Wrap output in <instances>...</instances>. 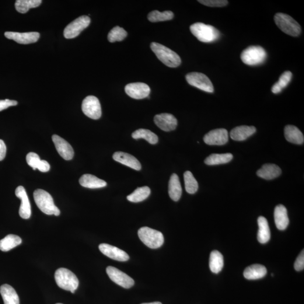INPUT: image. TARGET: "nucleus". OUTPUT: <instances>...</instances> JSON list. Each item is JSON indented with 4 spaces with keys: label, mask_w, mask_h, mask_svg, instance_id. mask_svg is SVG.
<instances>
[{
    "label": "nucleus",
    "mask_w": 304,
    "mask_h": 304,
    "mask_svg": "<svg viewBox=\"0 0 304 304\" xmlns=\"http://www.w3.org/2000/svg\"><path fill=\"white\" fill-rule=\"evenodd\" d=\"M33 197L37 207L44 214L57 216L60 215L61 211L55 205L53 198L47 191L38 189L34 192Z\"/></svg>",
    "instance_id": "nucleus-1"
},
{
    "label": "nucleus",
    "mask_w": 304,
    "mask_h": 304,
    "mask_svg": "<svg viewBox=\"0 0 304 304\" xmlns=\"http://www.w3.org/2000/svg\"><path fill=\"white\" fill-rule=\"evenodd\" d=\"M151 48L159 60L167 67L176 68L180 65L181 61L179 55L170 48L156 43H152Z\"/></svg>",
    "instance_id": "nucleus-2"
},
{
    "label": "nucleus",
    "mask_w": 304,
    "mask_h": 304,
    "mask_svg": "<svg viewBox=\"0 0 304 304\" xmlns=\"http://www.w3.org/2000/svg\"><path fill=\"white\" fill-rule=\"evenodd\" d=\"M190 30L192 33L202 43H212L218 40L220 36L219 31L216 28L202 23L192 24Z\"/></svg>",
    "instance_id": "nucleus-3"
},
{
    "label": "nucleus",
    "mask_w": 304,
    "mask_h": 304,
    "mask_svg": "<svg viewBox=\"0 0 304 304\" xmlns=\"http://www.w3.org/2000/svg\"><path fill=\"white\" fill-rule=\"evenodd\" d=\"M55 279L57 285L62 289L74 293L78 289L79 281L76 275L67 269L61 268L55 272Z\"/></svg>",
    "instance_id": "nucleus-4"
},
{
    "label": "nucleus",
    "mask_w": 304,
    "mask_h": 304,
    "mask_svg": "<svg viewBox=\"0 0 304 304\" xmlns=\"http://www.w3.org/2000/svg\"><path fill=\"white\" fill-rule=\"evenodd\" d=\"M276 24L283 32L293 37H298L302 32V28L291 16L284 13H278L274 16Z\"/></svg>",
    "instance_id": "nucleus-5"
},
{
    "label": "nucleus",
    "mask_w": 304,
    "mask_h": 304,
    "mask_svg": "<svg viewBox=\"0 0 304 304\" xmlns=\"http://www.w3.org/2000/svg\"><path fill=\"white\" fill-rule=\"evenodd\" d=\"M138 236L142 242L151 249H158L164 242L161 232L149 227H143L138 230Z\"/></svg>",
    "instance_id": "nucleus-6"
},
{
    "label": "nucleus",
    "mask_w": 304,
    "mask_h": 304,
    "mask_svg": "<svg viewBox=\"0 0 304 304\" xmlns=\"http://www.w3.org/2000/svg\"><path fill=\"white\" fill-rule=\"evenodd\" d=\"M267 56V52L263 48L251 46L242 51L240 58L243 64L254 66L263 64L266 59Z\"/></svg>",
    "instance_id": "nucleus-7"
},
{
    "label": "nucleus",
    "mask_w": 304,
    "mask_h": 304,
    "mask_svg": "<svg viewBox=\"0 0 304 304\" xmlns=\"http://www.w3.org/2000/svg\"><path fill=\"white\" fill-rule=\"evenodd\" d=\"M189 84L204 91L205 92H214V86L207 76L198 72H192L186 76Z\"/></svg>",
    "instance_id": "nucleus-8"
},
{
    "label": "nucleus",
    "mask_w": 304,
    "mask_h": 304,
    "mask_svg": "<svg viewBox=\"0 0 304 304\" xmlns=\"http://www.w3.org/2000/svg\"><path fill=\"white\" fill-rule=\"evenodd\" d=\"M91 20L88 16H80L69 24L64 30V36L67 39L78 37L82 31L89 26Z\"/></svg>",
    "instance_id": "nucleus-9"
},
{
    "label": "nucleus",
    "mask_w": 304,
    "mask_h": 304,
    "mask_svg": "<svg viewBox=\"0 0 304 304\" xmlns=\"http://www.w3.org/2000/svg\"><path fill=\"white\" fill-rule=\"evenodd\" d=\"M82 110L86 116L98 120L101 116V108L99 100L94 96H88L83 100Z\"/></svg>",
    "instance_id": "nucleus-10"
},
{
    "label": "nucleus",
    "mask_w": 304,
    "mask_h": 304,
    "mask_svg": "<svg viewBox=\"0 0 304 304\" xmlns=\"http://www.w3.org/2000/svg\"><path fill=\"white\" fill-rule=\"evenodd\" d=\"M107 273L115 284L125 288H130L134 285V281L125 272L113 267H108Z\"/></svg>",
    "instance_id": "nucleus-11"
},
{
    "label": "nucleus",
    "mask_w": 304,
    "mask_h": 304,
    "mask_svg": "<svg viewBox=\"0 0 304 304\" xmlns=\"http://www.w3.org/2000/svg\"><path fill=\"white\" fill-rule=\"evenodd\" d=\"M125 92L135 99H142L148 97L151 89L148 85L142 82L131 83L125 86Z\"/></svg>",
    "instance_id": "nucleus-12"
},
{
    "label": "nucleus",
    "mask_w": 304,
    "mask_h": 304,
    "mask_svg": "<svg viewBox=\"0 0 304 304\" xmlns=\"http://www.w3.org/2000/svg\"><path fill=\"white\" fill-rule=\"evenodd\" d=\"M228 131L224 128H218L206 134L204 138L206 144L209 145H222L228 141Z\"/></svg>",
    "instance_id": "nucleus-13"
},
{
    "label": "nucleus",
    "mask_w": 304,
    "mask_h": 304,
    "mask_svg": "<svg viewBox=\"0 0 304 304\" xmlns=\"http://www.w3.org/2000/svg\"><path fill=\"white\" fill-rule=\"evenodd\" d=\"M154 121L160 128L167 132L176 130L177 125L176 118L169 113L157 114L154 117Z\"/></svg>",
    "instance_id": "nucleus-14"
},
{
    "label": "nucleus",
    "mask_w": 304,
    "mask_h": 304,
    "mask_svg": "<svg viewBox=\"0 0 304 304\" xmlns=\"http://www.w3.org/2000/svg\"><path fill=\"white\" fill-rule=\"evenodd\" d=\"M5 36L9 40H13L20 44H30L36 42L39 39L40 35L36 32L19 33L15 32H6Z\"/></svg>",
    "instance_id": "nucleus-15"
},
{
    "label": "nucleus",
    "mask_w": 304,
    "mask_h": 304,
    "mask_svg": "<svg viewBox=\"0 0 304 304\" xmlns=\"http://www.w3.org/2000/svg\"><path fill=\"white\" fill-rule=\"evenodd\" d=\"M52 140L54 143L56 149L63 159L68 160L73 158L74 151L72 146L67 141L57 135L52 136Z\"/></svg>",
    "instance_id": "nucleus-16"
},
{
    "label": "nucleus",
    "mask_w": 304,
    "mask_h": 304,
    "mask_svg": "<svg viewBox=\"0 0 304 304\" xmlns=\"http://www.w3.org/2000/svg\"><path fill=\"white\" fill-rule=\"evenodd\" d=\"M99 249L101 253L112 259L118 261H127L129 259L128 254L124 251L110 244H100Z\"/></svg>",
    "instance_id": "nucleus-17"
},
{
    "label": "nucleus",
    "mask_w": 304,
    "mask_h": 304,
    "mask_svg": "<svg viewBox=\"0 0 304 304\" xmlns=\"http://www.w3.org/2000/svg\"><path fill=\"white\" fill-rule=\"evenodd\" d=\"M16 195L21 200L19 214L21 218L29 219L31 215V205L25 189L22 186H19L16 189Z\"/></svg>",
    "instance_id": "nucleus-18"
},
{
    "label": "nucleus",
    "mask_w": 304,
    "mask_h": 304,
    "mask_svg": "<svg viewBox=\"0 0 304 304\" xmlns=\"http://www.w3.org/2000/svg\"><path fill=\"white\" fill-rule=\"evenodd\" d=\"M113 159L116 161L132 169L139 171L142 169L141 163L134 156L130 154L122 152H115L113 155Z\"/></svg>",
    "instance_id": "nucleus-19"
},
{
    "label": "nucleus",
    "mask_w": 304,
    "mask_h": 304,
    "mask_svg": "<svg viewBox=\"0 0 304 304\" xmlns=\"http://www.w3.org/2000/svg\"><path fill=\"white\" fill-rule=\"evenodd\" d=\"M274 221L276 226L279 230H284L289 224L287 209L284 205H279L274 209Z\"/></svg>",
    "instance_id": "nucleus-20"
},
{
    "label": "nucleus",
    "mask_w": 304,
    "mask_h": 304,
    "mask_svg": "<svg viewBox=\"0 0 304 304\" xmlns=\"http://www.w3.org/2000/svg\"><path fill=\"white\" fill-rule=\"evenodd\" d=\"M256 131V128L254 127L249 126H240L234 128L230 132V138L235 141H243Z\"/></svg>",
    "instance_id": "nucleus-21"
},
{
    "label": "nucleus",
    "mask_w": 304,
    "mask_h": 304,
    "mask_svg": "<svg viewBox=\"0 0 304 304\" xmlns=\"http://www.w3.org/2000/svg\"><path fill=\"white\" fill-rule=\"evenodd\" d=\"M281 173L280 167L275 164H265L256 174L258 176L263 179L272 180L280 176Z\"/></svg>",
    "instance_id": "nucleus-22"
},
{
    "label": "nucleus",
    "mask_w": 304,
    "mask_h": 304,
    "mask_svg": "<svg viewBox=\"0 0 304 304\" xmlns=\"http://www.w3.org/2000/svg\"><path fill=\"white\" fill-rule=\"evenodd\" d=\"M267 273V268L263 265L254 264L246 268L244 277L249 280H256L265 277Z\"/></svg>",
    "instance_id": "nucleus-23"
},
{
    "label": "nucleus",
    "mask_w": 304,
    "mask_h": 304,
    "mask_svg": "<svg viewBox=\"0 0 304 304\" xmlns=\"http://www.w3.org/2000/svg\"><path fill=\"white\" fill-rule=\"evenodd\" d=\"M79 183L81 186L90 189L103 188L107 185L104 180L91 174L83 175L80 177Z\"/></svg>",
    "instance_id": "nucleus-24"
},
{
    "label": "nucleus",
    "mask_w": 304,
    "mask_h": 304,
    "mask_svg": "<svg viewBox=\"0 0 304 304\" xmlns=\"http://www.w3.org/2000/svg\"><path fill=\"white\" fill-rule=\"evenodd\" d=\"M285 135L287 141L296 144H302L304 142L303 134L293 125H287L285 128Z\"/></svg>",
    "instance_id": "nucleus-25"
},
{
    "label": "nucleus",
    "mask_w": 304,
    "mask_h": 304,
    "mask_svg": "<svg viewBox=\"0 0 304 304\" xmlns=\"http://www.w3.org/2000/svg\"><path fill=\"white\" fill-rule=\"evenodd\" d=\"M0 293L4 304H19V296L11 286L5 284L0 287Z\"/></svg>",
    "instance_id": "nucleus-26"
},
{
    "label": "nucleus",
    "mask_w": 304,
    "mask_h": 304,
    "mask_svg": "<svg viewBox=\"0 0 304 304\" xmlns=\"http://www.w3.org/2000/svg\"><path fill=\"white\" fill-rule=\"evenodd\" d=\"M258 231L257 240L261 243H266L271 239V231L270 226L266 218L260 216L257 220Z\"/></svg>",
    "instance_id": "nucleus-27"
},
{
    "label": "nucleus",
    "mask_w": 304,
    "mask_h": 304,
    "mask_svg": "<svg viewBox=\"0 0 304 304\" xmlns=\"http://www.w3.org/2000/svg\"><path fill=\"white\" fill-rule=\"evenodd\" d=\"M169 194L170 197L174 201L180 200L182 194V188L179 176L176 174H173L170 177L169 184Z\"/></svg>",
    "instance_id": "nucleus-28"
},
{
    "label": "nucleus",
    "mask_w": 304,
    "mask_h": 304,
    "mask_svg": "<svg viewBox=\"0 0 304 304\" xmlns=\"http://www.w3.org/2000/svg\"><path fill=\"white\" fill-rule=\"evenodd\" d=\"M209 266L214 273L218 274L222 271L224 267V257L219 251H212L209 257Z\"/></svg>",
    "instance_id": "nucleus-29"
},
{
    "label": "nucleus",
    "mask_w": 304,
    "mask_h": 304,
    "mask_svg": "<svg viewBox=\"0 0 304 304\" xmlns=\"http://www.w3.org/2000/svg\"><path fill=\"white\" fill-rule=\"evenodd\" d=\"M22 240L19 236L9 235L0 240V250L8 252L22 243Z\"/></svg>",
    "instance_id": "nucleus-30"
},
{
    "label": "nucleus",
    "mask_w": 304,
    "mask_h": 304,
    "mask_svg": "<svg viewBox=\"0 0 304 304\" xmlns=\"http://www.w3.org/2000/svg\"><path fill=\"white\" fill-rule=\"evenodd\" d=\"M233 158L231 153L212 154L205 159V163L208 165H221L231 161Z\"/></svg>",
    "instance_id": "nucleus-31"
},
{
    "label": "nucleus",
    "mask_w": 304,
    "mask_h": 304,
    "mask_svg": "<svg viewBox=\"0 0 304 304\" xmlns=\"http://www.w3.org/2000/svg\"><path fill=\"white\" fill-rule=\"evenodd\" d=\"M132 137L135 139H144L151 144H156L159 141L158 136L147 129H138L132 134Z\"/></svg>",
    "instance_id": "nucleus-32"
},
{
    "label": "nucleus",
    "mask_w": 304,
    "mask_h": 304,
    "mask_svg": "<svg viewBox=\"0 0 304 304\" xmlns=\"http://www.w3.org/2000/svg\"><path fill=\"white\" fill-rule=\"evenodd\" d=\"M42 3L41 0H16L15 6L17 12L25 14L30 9L36 8Z\"/></svg>",
    "instance_id": "nucleus-33"
},
{
    "label": "nucleus",
    "mask_w": 304,
    "mask_h": 304,
    "mask_svg": "<svg viewBox=\"0 0 304 304\" xmlns=\"http://www.w3.org/2000/svg\"><path fill=\"white\" fill-rule=\"evenodd\" d=\"M151 194V190L148 187H143L136 189L127 197L128 200L131 202H140L146 200Z\"/></svg>",
    "instance_id": "nucleus-34"
},
{
    "label": "nucleus",
    "mask_w": 304,
    "mask_h": 304,
    "mask_svg": "<svg viewBox=\"0 0 304 304\" xmlns=\"http://www.w3.org/2000/svg\"><path fill=\"white\" fill-rule=\"evenodd\" d=\"M292 78V73L286 71L279 78V81L274 83L272 88V92L274 94H278L288 85Z\"/></svg>",
    "instance_id": "nucleus-35"
},
{
    "label": "nucleus",
    "mask_w": 304,
    "mask_h": 304,
    "mask_svg": "<svg viewBox=\"0 0 304 304\" xmlns=\"http://www.w3.org/2000/svg\"><path fill=\"white\" fill-rule=\"evenodd\" d=\"M185 187L188 193L194 194L198 189V184L193 175L191 171H187L184 174Z\"/></svg>",
    "instance_id": "nucleus-36"
},
{
    "label": "nucleus",
    "mask_w": 304,
    "mask_h": 304,
    "mask_svg": "<svg viewBox=\"0 0 304 304\" xmlns=\"http://www.w3.org/2000/svg\"><path fill=\"white\" fill-rule=\"evenodd\" d=\"M174 16V13L171 11L160 12L154 10L149 14L148 19L151 22H159L173 19Z\"/></svg>",
    "instance_id": "nucleus-37"
},
{
    "label": "nucleus",
    "mask_w": 304,
    "mask_h": 304,
    "mask_svg": "<svg viewBox=\"0 0 304 304\" xmlns=\"http://www.w3.org/2000/svg\"><path fill=\"white\" fill-rule=\"evenodd\" d=\"M128 36V33L123 28L116 26L111 30L108 35V40L110 43L124 40Z\"/></svg>",
    "instance_id": "nucleus-38"
},
{
    "label": "nucleus",
    "mask_w": 304,
    "mask_h": 304,
    "mask_svg": "<svg viewBox=\"0 0 304 304\" xmlns=\"http://www.w3.org/2000/svg\"><path fill=\"white\" fill-rule=\"evenodd\" d=\"M26 160L28 165L32 167L33 170L39 169L41 165L42 161H43V160H40L39 156L34 152H30L28 154L26 157Z\"/></svg>",
    "instance_id": "nucleus-39"
},
{
    "label": "nucleus",
    "mask_w": 304,
    "mask_h": 304,
    "mask_svg": "<svg viewBox=\"0 0 304 304\" xmlns=\"http://www.w3.org/2000/svg\"><path fill=\"white\" fill-rule=\"evenodd\" d=\"M198 2L203 5L213 8L225 6L228 3V1L225 0H200Z\"/></svg>",
    "instance_id": "nucleus-40"
},
{
    "label": "nucleus",
    "mask_w": 304,
    "mask_h": 304,
    "mask_svg": "<svg viewBox=\"0 0 304 304\" xmlns=\"http://www.w3.org/2000/svg\"><path fill=\"white\" fill-rule=\"evenodd\" d=\"M295 270L300 272L304 270V251H302L298 257H297L294 264Z\"/></svg>",
    "instance_id": "nucleus-41"
},
{
    "label": "nucleus",
    "mask_w": 304,
    "mask_h": 304,
    "mask_svg": "<svg viewBox=\"0 0 304 304\" xmlns=\"http://www.w3.org/2000/svg\"><path fill=\"white\" fill-rule=\"evenodd\" d=\"M17 104V102L16 100H0V112L6 110L10 107L16 106Z\"/></svg>",
    "instance_id": "nucleus-42"
},
{
    "label": "nucleus",
    "mask_w": 304,
    "mask_h": 304,
    "mask_svg": "<svg viewBox=\"0 0 304 304\" xmlns=\"http://www.w3.org/2000/svg\"><path fill=\"white\" fill-rule=\"evenodd\" d=\"M6 154V146L4 142L0 139V161L5 159Z\"/></svg>",
    "instance_id": "nucleus-43"
},
{
    "label": "nucleus",
    "mask_w": 304,
    "mask_h": 304,
    "mask_svg": "<svg viewBox=\"0 0 304 304\" xmlns=\"http://www.w3.org/2000/svg\"><path fill=\"white\" fill-rule=\"evenodd\" d=\"M142 304H162L160 302H154V303H144Z\"/></svg>",
    "instance_id": "nucleus-44"
},
{
    "label": "nucleus",
    "mask_w": 304,
    "mask_h": 304,
    "mask_svg": "<svg viewBox=\"0 0 304 304\" xmlns=\"http://www.w3.org/2000/svg\"><path fill=\"white\" fill-rule=\"evenodd\" d=\"M63 304L58 303V304Z\"/></svg>",
    "instance_id": "nucleus-45"
}]
</instances>
